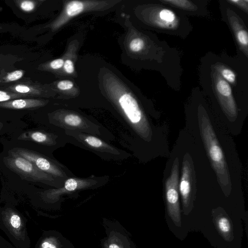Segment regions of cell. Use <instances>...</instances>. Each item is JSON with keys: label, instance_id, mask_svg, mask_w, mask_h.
<instances>
[{"label": "cell", "instance_id": "d6986e66", "mask_svg": "<svg viewBox=\"0 0 248 248\" xmlns=\"http://www.w3.org/2000/svg\"><path fill=\"white\" fill-rule=\"evenodd\" d=\"M215 69L226 81L232 84L235 83L236 76L231 69L222 65H217L216 66Z\"/></svg>", "mask_w": 248, "mask_h": 248}, {"label": "cell", "instance_id": "2e32d148", "mask_svg": "<svg viewBox=\"0 0 248 248\" xmlns=\"http://www.w3.org/2000/svg\"><path fill=\"white\" fill-rule=\"evenodd\" d=\"M215 224L217 231L226 240L232 236V227L229 218L224 215H219L215 219Z\"/></svg>", "mask_w": 248, "mask_h": 248}, {"label": "cell", "instance_id": "5bb4252c", "mask_svg": "<svg viewBox=\"0 0 248 248\" xmlns=\"http://www.w3.org/2000/svg\"><path fill=\"white\" fill-rule=\"evenodd\" d=\"M72 131L76 134L77 136L76 137H78L79 141L83 143V145L87 146L88 148L98 151H108L110 153L111 151H112L114 152V148L100 139L88 134L79 132L77 130H73Z\"/></svg>", "mask_w": 248, "mask_h": 248}, {"label": "cell", "instance_id": "484cf974", "mask_svg": "<svg viewBox=\"0 0 248 248\" xmlns=\"http://www.w3.org/2000/svg\"><path fill=\"white\" fill-rule=\"evenodd\" d=\"M64 62L62 59H55L50 62L49 66L52 69L57 70L63 66Z\"/></svg>", "mask_w": 248, "mask_h": 248}, {"label": "cell", "instance_id": "7c38bea8", "mask_svg": "<svg viewBox=\"0 0 248 248\" xmlns=\"http://www.w3.org/2000/svg\"><path fill=\"white\" fill-rule=\"evenodd\" d=\"M96 180L93 179L68 178L64 181L62 187L52 190V192L53 194L59 195L91 187L98 184L99 182Z\"/></svg>", "mask_w": 248, "mask_h": 248}, {"label": "cell", "instance_id": "4fadbf2b", "mask_svg": "<svg viewBox=\"0 0 248 248\" xmlns=\"http://www.w3.org/2000/svg\"><path fill=\"white\" fill-rule=\"evenodd\" d=\"M45 100L33 98H18L0 103V107L14 109H31L45 105Z\"/></svg>", "mask_w": 248, "mask_h": 248}, {"label": "cell", "instance_id": "ffe728a7", "mask_svg": "<svg viewBox=\"0 0 248 248\" xmlns=\"http://www.w3.org/2000/svg\"><path fill=\"white\" fill-rule=\"evenodd\" d=\"M29 136L31 140L38 143L48 144L52 142V139L48 135L40 131L31 132Z\"/></svg>", "mask_w": 248, "mask_h": 248}, {"label": "cell", "instance_id": "44dd1931", "mask_svg": "<svg viewBox=\"0 0 248 248\" xmlns=\"http://www.w3.org/2000/svg\"><path fill=\"white\" fill-rule=\"evenodd\" d=\"M19 8L25 12H31L36 8L38 1L31 0H21L15 1Z\"/></svg>", "mask_w": 248, "mask_h": 248}, {"label": "cell", "instance_id": "5b68a950", "mask_svg": "<svg viewBox=\"0 0 248 248\" xmlns=\"http://www.w3.org/2000/svg\"><path fill=\"white\" fill-rule=\"evenodd\" d=\"M110 1L72 0L65 5L60 16L52 23L51 28L57 30L70 19L84 12L99 11L110 6Z\"/></svg>", "mask_w": 248, "mask_h": 248}, {"label": "cell", "instance_id": "f1b7e54d", "mask_svg": "<svg viewBox=\"0 0 248 248\" xmlns=\"http://www.w3.org/2000/svg\"><path fill=\"white\" fill-rule=\"evenodd\" d=\"M41 247L42 248H57L55 244L47 241L44 242L42 244Z\"/></svg>", "mask_w": 248, "mask_h": 248}, {"label": "cell", "instance_id": "1f68e13d", "mask_svg": "<svg viewBox=\"0 0 248 248\" xmlns=\"http://www.w3.org/2000/svg\"><path fill=\"white\" fill-rule=\"evenodd\" d=\"M2 29V27L0 26V30H1Z\"/></svg>", "mask_w": 248, "mask_h": 248}, {"label": "cell", "instance_id": "8992f818", "mask_svg": "<svg viewBox=\"0 0 248 248\" xmlns=\"http://www.w3.org/2000/svg\"><path fill=\"white\" fill-rule=\"evenodd\" d=\"M213 78L215 91L223 110L231 120H234L238 110L230 84L217 72H214Z\"/></svg>", "mask_w": 248, "mask_h": 248}, {"label": "cell", "instance_id": "603a6c76", "mask_svg": "<svg viewBox=\"0 0 248 248\" xmlns=\"http://www.w3.org/2000/svg\"><path fill=\"white\" fill-rule=\"evenodd\" d=\"M129 46L132 51L138 52L143 49L145 46V42L141 38H135L130 41Z\"/></svg>", "mask_w": 248, "mask_h": 248}, {"label": "cell", "instance_id": "7a4b0ae2", "mask_svg": "<svg viewBox=\"0 0 248 248\" xmlns=\"http://www.w3.org/2000/svg\"><path fill=\"white\" fill-rule=\"evenodd\" d=\"M199 124L202 139L218 181L226 195L229 194L231 183L224 155L208 116L201 114Z\"/></svg>", "mask_w": 248, "mask_h": 248}, {"label": "cell", "instance_id": "4316f807", "mask_svg": "<svg viewBox=\"0 0 248 248\" xmlns=\"http://www.w3.org/2000/svg\"><path fill=\"white\" fill-rule=\"evenodd\" d=\"M63 67L65 72L68 74H72L75 70L73 62L70 60H66L64 62Z\"/></svg>", "mask_w": 248, "mask_h": 248}, {"label": "cell", "instance_id": "7402d4cb", "mask_svg": "<svg viewBox=\"0 0 248 248\" xmlns=\"http://www.w3.org/2000/svg\"><path fill=\"white\" fill-rule=\"evenodd\" d=\"M26 97L28 96L26 95L17 94L0 89V103Z\"/></svg>", "mask_w": 248, "mask_h": 248}, {"label": "cell", "instance_id": "8fae6325", "mask_svg": "<svg viewBox=\"0 0 248 248\" xmlns=\"http://www.w3.org/2000/svg\"><path fill=\"white\" fill-rule=\"evenodd\" d=\"M228 18L236 41L241 49L247 57L248 53V33L247 30L241 20L234 14H228Z\"/></svg>", "mask_w": 248, "mask_h": 248}, {"label": "cell", "instance_id": "277c9868", "mask_svg": "<svg viewBox=\"0 0 248 248\" xmlns=\"http://www.w3.org/2000/svg\"><path fill=\"white\" fill-rule=\"evenodd\" d=\"M179 183L183 209L185 214L187 215L193 207L195 194V176L191 158L187 154L184 157L182 175Z\"/></svg>", "mask_w": 248, "mask_h": 248}, {"label": "cell", "instance_id": "f546056e", "mask_svg": "<svg viewBox=\"0 0 248 248\" xmlns=\"http://www.w3.org/2000/svg\"><path fill=\"white\" fill-rule=\"evenodd\" d=\"M108 248H120V247L118 245H117L116 244H112L109 245Z\"/></svg>", "mask_w": 248, "mask_h": 248}, {"label": "cell", "instance_id": "52a82bcc", "mask_svg": "<svg viewBox=\"0 0 248 248\" xmlns=\"http://www.w3.org/2000/svg\"><path fill=\"white\" fill-rule=\"evenodd\" d=\"M6 160L8 165L20 174L35 181L51 182L55 180L53 176L40 170L26 158L14 152Z\"/></svg>", "mask_w": 248, "mask_h": 248}, {"label": "cell", "instance_id": "4dcf8cb0", "mask_svg": "<svg viewBox=\"0 0 248 248\" xmlns=\"http://www.w3.org/2000/svg\"><path fill=\"white\" fill-rule=\"evenodd\" d=\"M2 124L0 123V129L2 127Z\"/></svg>", "mask_w": 248, "mask_h": 248}, {"label": "cell", "instance_id": "30bf717a", "mask_svg": "<svg viewBox=\"0 0 248 248\" xmlns=\"http://www.w3.org/2000/svg\"><path fill=\"white\" fill-rule=\"evenodd\" d=\"M7 91L27 95L38 97L45 95L46 90L39 83L31 81H21L10 85L2 89Z\"/></svg>", "mask_w": 248, "mask_h": 248}, {"label": "cell", "instance_id": "9c48e42d", "mask_svg": "<svg viewBox=\"0 0 248 248\" xmlns=\"http://www.w3.org/2000/svg\"><path fill=\"white\" fill-rule=\"evenodd\" d=\"M148 20L156 27L174 30L178 27L179 19L172 10L163 7H155L148 14Z\"/></svg>", "mask_w": 248, "mask_h": 248}, {"label": "cell", "instance_id": "ba28073f", "mask_svg": "<svg viewBox=\"0 0 248 248\" xmlns=\"http://www.w3.org/2000/svg\"><path fill=\"white\" fill-rule=\"evenodd\" d=\"M15 150L14 153L32 163L40 170L53 177L63 178V180L67 178L62 169L47 159L24 149L16 148Z\"/></svg>", "mask_w": 248, "mask_h": 248}, {"label": "cell", "instance_id": "9a60e30c", "mask_svg": "<svg viewBox=\"0 0 248 248\" xmlns=\"http://www.w3.org/2000/svg\"><path fill=\"white\" fill-rule=\"evenodd\" d=\"M60 123L64 126L72 128L71 130H87L88 124V121L84 120L81 116L74 113H67L62 116Z\"/></svg>", "mask_w": 248, "mask_h": 248}, {"label": "cell", "instance_id": "3957f363", "mask_svg": "<svg viewBox=\"0 0 248 248\" xmlns=\"http://www.w3.org/2000/svg\"><path fill=\"white\" fill-rule=\"evenodd\" d=\"M179 160L173 161L170 174L165 182V190L168 215L175 225L181 226V215L179 196Z\"/></svg>", "mask_w": 248, "mask_h": 248}, {"label": "cell", "instance_id": "6da1fadb", "mask_svg": "<svg viewBox=\"0 0 248 248\" xmlns=\"http://www.w3.org/2000/svg\"><path fill=\"white\" fill-rule=\"evenodd\" d=\"M104 87L108 96L130 126L141 137L148 139L151 134L149 122L136 97L126 86L112 74H105Z\"/></svg>", "mask_w": 248, "mask_h": 248}, {"label": "cell", "instance_id": "83f0119b", "mask_svg": "<svg viewBox=\"0 0 248 248\" xmlns=\"http://www.w3.org/2000/svg\"><path fill=\"white\" fill-rule=\"evenodd\" d=\"M11 224L15 228H19L21 224L20 217L17 215H13L11 217Z\"/></svg>", "mask_w": 248, "mask_h": 248}, {"label": "cell", "instance_id": "cb8c5ba5", "mask_svg": "<svg viewBox=\"0 0 248 248\" xmlns=\"http://www.w3.org/2000/svg\"><path fill=\"white\" fill-rule=\"evenodd\" d=\"M228 2L230 3L239 7L246 13L248 11V0H229Z\"/></svg>", "mask_w": 248, "mask_h": 248}, {"label": "cell", "instance_id": "e0dca14e", "mask_svg": "<svg viewBox=\"0 0 248 248\" xmlns=\"http://www.w3.org/2000/svg\"><path fill=\"white\" fill-rule=\"evenodd\" d=\"M161 1L165 4L187 11H195L197 10L196 5L190 0H163Z\"/></svg>", "mask_w": 248, "mask_h": 248}, {"label": "cell", "instance_id": "d4e9b609", "mask_svg": "<svg viewBox=\"0 0 248 248\" xmlns=\"http://www.w3.org/2000/svg\"><path fill=\"white\" fill-rule=\"evenodd\" d=\"M73 83L68 80H64L59 81L57 86L62 91H65L71 89L73 87Z\"/></svg>", "mask_w": 248, "mask_h": 248}, {"label": "cell", "instance_id": "ac0fdd59", "mask_svg": "<svg viewBox=\"0 0 248 248\" xmlns=\"http://www.w3.org/2000/svg\"><path fill=\"white\" fill-rule=\"evenodd\" d=\"M24 75L22 70H16L10 72L0 74V85L6 84L18 80Z\"/></svg>", "mask_w": 248, "mask_h": 248}]
</instances>
